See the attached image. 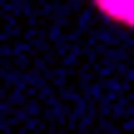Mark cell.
Here are the masks:
<instances>
[{"mask_svg":"<svg viewBox=\"0 0 134 134\" xmlns=\"http://www.w3.org/2000/svg\"><path fill=\"white\" fill-rule=\"evenodd\" d=\"M99 20H114V25H124V30H134V0H85Z\"/></svg>","mask_w":134,"mask_h":134,"instance_id":"1","label":"cell"}]
</instances>
